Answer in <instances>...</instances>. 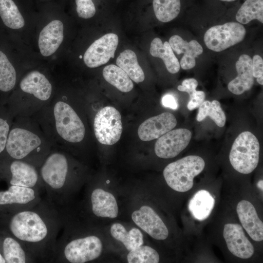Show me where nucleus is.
I'll return each instance as SVG.
<instances>
[{"mask_svg":"<svg viewBox=\"0 0 263 263\" xmlns=\"http://www.w3.org/2000/svg\"><path fill=\"white\" fill-rule=\"evenodd\" d=\"M63 225L61 212L47 200L16 210L8 228L12 236L24 247L33 261H54Z\"/></svg>","mask_w":263,"mask_h":263,"instance_id":"f257e3e1","label":"nucleus"},{"mask_svg":"<svg viewBox=\"0 0 263 263\" xmlns=\"http://www.w3.org/2000/svg\"><path fill=\"white\" fill-rule=\"evenodd\" d=\"M38 11L31 49L39 60L56 65L70 49V19L55 1H36Z\"/></svg>","mask_w":263,"mask_h":263,"instance_id":"f03ea898","label":"nucleus"},{"mask_svg":"<svg viewBox=\"0 0 263 263\" xmlns=\"http://www.w3.org/2000/svg\"><path fill=\"white\" fill-rule=\"evenodd\" d=\"M37 15L36 0H0V30L31 50Z\"/></svg>","mask_w":263,"mask_h":263,"instance_id":"7ed1b4c3","label":"nucleus"},{"mask_svg":"<svg viewBox=\"0 0 263 263\" xmlns=\"http://www.w3.org/2000/svg\"><path fill=\"white\" fill-rule=\"evenodd\" d=\"M56 73V65L35 61L21 74L12 97L41 103L52 100L58 80Z\"/></svg>","mask_w":263,"mask_h":263,"instance_id":"20e7f679","label":"nucleus"},{"mask_svg":"<svg viewBox=\"0 0 263 263\" xmlns=\"http://www.w3.org/2000/svg\"><path fill=\"white\" fill-rule=\"evenodd\" d=\"M37 60L28 47L0 30V94H11L23 71Z\"/></svg>","mask_w":263,"mask_h":263,"instance_id":"39448f33","label":"nucleus"},{"mask_svg":"<svg viewBox=\"0 0 263 263\" xmlns=\"http://www.w3.org/2000/svg\"><path fill=\"white\" fill-rule=\"evenodd\" d=\"M69 172V159L61 151L48 153L39 166L40 178L47 193V200L58 209L66 200Z\"/></svg>","mask_w":263,"mask_h":263,"instance_id":"423d86ee","label":"nucleus"},{"mask_svg":"<svg viewBox=\"0 0 263 263\" xmlns=\"http://www.w3.org/2000/svg\"><path fill=\"white\" fill-rule=\"evenodd\" d=\"M43 141L37 132L16 126L10 129L5 150L13 159L25 161L39 167L48 155L41 151Z\"/></svg>","mask_w":263,"mask_h":263,"instance_id":"0eeeda50","label":"nucleus"},{"mask_svg":"<svg viewBox=\"0 0 263 263\" xmlns=\"http://www.w3.org/2000/svg\"><path fill=\"white\" fill-rule=\"evenodd\" d=\"M53 120L54 130L58 139L70 143L83 140L85 128L82 121L72 107L66 101L59 85L53 96Z\"/></svg>","mask_w":263,"mask_h":263,"instance_id":"6e6552de","label":"nucleus"},{"mask_svg":"<svg viewBox=\"0 0 263 263\" xmlns=\"http://www.w3.org/2000/svg\"><path fill=\"white\" fill-rule=\"evenodd\" d=\"M103 244L94 235L57 242L54 261L71 263H85L95 260L101 254Z\"/></svg>","mask_w":263,"mask_h":263,"instance_id":"1a4fd4ad","label":"nucleus"},{"mask_svg":"<svg viewBox=\"0 0 263 263\" xmlns=\"http://www.w3.org/2000/svg\"><path fill=\"white\" fill-rule=\"evenodd\" d=\"M204 160L197 155H188L168 164L163 176L167 185L173 190L184 192L194 184V178L204 169Z\"/></svg>","mask_w":263,"mask_h":263,"instance_id":"9d476101","label":"nucleus"},{"mask_svg":"<svg viewBox=\"0 0 263 263\" xmlns=\"http://www.w3.org/2000/svg\"><path fill=\"white\" fill-rule=\"evenodd\" d=\"M260 149L259 141L252 132L241 133L234 140L229 153L231 166L241 173H250L258 164Z\"/></svg>","mask_w":263,"mask_h":263,"instance_id":"9b49d317","label":"nucleus"},{"mask_svg":"<svg viewBox=\"0 0 263 263\" xmlns=\"http://www.w3.org/2000/svg\"><path fill=\"white\" fill-rule=\"evenodd\" d=\"M94 130L100 143L107 145L116 143L120 139L123 130L119 112L112 106L102 108L95 115Z\"/></svg>","mask_w":263,"mask_h":263,"instance_id":"f8f14e48","label":"nucleus"},{"mask_svg":"<svg viewBox=\"0 0 263 263\" xmlns=\"http://www.w3.org/2000/svg\"><path fill=\"white\" fill-rule=\"evenodd\" d=\"M245 34L246 30L242 24L228 22L209 28L204 35V40L208 49L218 52L241 42Z\"/></svg>","mask_w":263,"mask_h":263,"instance_id":"ddd939ff","label":"nucleus"},{"mask_svg":"<svg viewBox=\"0 0 263 263\" xmlns=\"http://www.w3.org/2000/svg\"><path fill=\"white\" fill-rule=\"evenodd\" d=\"M118 44V37L113 33L107 34L95 40L78 58L82 60L89 68H95L107 63L114 57Z\"/></svg>","mask_w":263,"mask_h":263,"instance_id":"4468645a","label":"nucleus"},{"mask_svg":"<svg viewBox=\"0 0 263 263\" xmlns=\"http://www.w3.org/2000/svg\"><path fill=\"white\" fill-rule=\"evenodd\" d=\"M191 132L187 129L171 130L160 137L154 146L156 155L161 158H172L178 155L188 145Z\"/></svg>","mask_w":263,"mask_h":263,"instance_id":"2eb2a0df","label":"nucleus"},{"mask_svg":"<svg viewBox=\"0 0 263 263\" xmlns=\"http://www.w3.org/2000/svg\"><path fill=\"white\" fill-rule=\"evenodd\" d=\"M135 224L150 237L157 240H164L169 236V230L162 219L150 207L141 206L132 214Z\"/></svg>","mask_w":263,"mask_h":263,"instance_id":"dca6fc26","label":"nucleus"},{"mask_svg":"<svg viewBox=\"0 0 263 263\" xmlns=\"http://www.w3.org/2000/svg\"><path fill=\"white\" fill-rule=\"evenodd\" d=\"M223 236L229 251L234 256L245 259L253 255L254 246L245 236L239 224H226L224 227Z\"/></svg>","mask_w":263,"mask_h":263,"instance_id":"f3484780","label":"nucleus"},{"mask_svg":"<svg viewBox=\"0 0 263 263\" xmlns=\"http://www.w3.org/2000/svg\"><path fill=\"white\" fill-rule=\"evenodd\" d=\"M38 188L10 186L0 191V206H13L16 210L32 207L41 201Z\"/></svg>","mask_w":263,"mask_h":263,"instance_id":"a211bd4d","label":"nucleus"},{"mask_svg":"<svg viewBox=\"0 0 263 263\" xmlns=\"http://www.w3.org/2000/svg\"><path fill=\"white\" fill-rule=\"evenodd\" d=\"M176 124L177 120L173 114L163 113L144 121L138 128V135L142 141H151L172 130Z\"/></svg>","mask_w":263,"mask_h":263,"instance_id":"6ab92c4d","label":"nucleus"},{"mask_svg":"<svg viewBox=\"0 0 263 263\" xmlns=\"http://www.w3.org/2000/svg\"><path fill=\"white\" fill-rule=\"evenodd\" d=\"M10 186L39 189L42 188L39 171L34 165L21 160H15L9 166Z\"/></svg>","mask_w":263,"mask_h":263,"instance_id":"aec40b11","label":"nucleus"},{"mask_svg":"<svg viewBox=\"0 0 263 263\" xmlns=\"http://www.w3.org/2000/svg\"><path fill=\"white\" fill-rule=\"evenodd\" d=\"M236 211L243 227L250 238L256 242L262 241L263 223L252 203L241 200L237 204Z\"/></svg>","mask_w":263,"mask_h":263,"instance_id":"412c9836","label":"nucleus"},{"mask_svg":"<svg viewBox=\"0 0 263 263\" xmlns=\"http://www.w3.org/2000/svg\"><path fill=\"white\" fill-rule=\"evenodd\" d=\"M235 66L238 75L229 82L228 89L232 94L240 95L249 90L253 85L252 58L247 55H242L236 61Z\"/></svg>","mask_w":263,"mask_h":263,"instance_id":"4be33fe9","label":"nucleus"},{"mask_svg":"<svg viewBox=\"0 0 263 263\" xmlns=\"http://www.w3.org/2000/svg\"><path fill=\"white\" fill-rule=\"evenodd\" d=\"M91 209L98 217L115 218L118 214V207L114 195L101 188L93 190L90 196Z\"/></svg>","mask_w":263,"mask_h":263,"instance_id":"5701e85b","label":"nucleus"},{"mask_svg":"<svg viewBox=\"0 0 263 263\" xmlns=\"http://www.w3.org/2000/svg\"><path fill=\"white\" fill-rule=\"evenodd\" d=\"M169 42L177 54H184L180 63L184 70L193 68L196 64V57L203 52L202 46L197 40H192L188 42L178 35L171 36Z\"/></svg>","mask_w":263,"mask_h":263,"instance_id":"b1692460","label":"nucleus"},{"mask_svg":"<svg viewBox=\"0 0 263 263\" xmlns=\"http://www.w3.org/2000/svg\"><path fill=\"white\" fill-rule=\"evenodd\" d=\"M150 55L161 58L167 70L171 74H175L180 70V63L168 41L163 43L159 38H154L150 43Z\"/></svg>","mask_w":263,"mask_h":263,"instance_id":"393cba45","label":"nucleus"},{"mask_svg":"<svg viewBox=\"0 0 263 263\" xmlns=\"http://www.w3.org/2000/svg\"><path fill=\"white\" fill-rule=\"evenodd\" d=\"M110 232L112 237L122 243L129 251L143 244V235L138 228L133 227L127 231L122 224L116 223L111 225Z\"/></svg>","mask_w":263,"mask_h":263,"instance_id":"a878e982","label":"nucleus"},{"mask_svg":"<svg viewBox=\"0 0 263 263\" xmlns=\"http://www.w3.org/2000/svg\"><path fill=\"white\" fill-rule=\"evenodd\" d=\"M214 203V199L208 191L200 190L190 200L188 207L195 219L202 221L209 216Z\"/></svg>","mask_w":263,"mask_h":263,"instance_id":"bb28decb","label":"nucleus"},{"mask_svg":"<svg viewBox=\"0 0 263 263\" xmlns=\"http://www.w3.org/2000/svg\"><path fill=\"white\" fill-rule=\"evenodd\" d=\"M116 64L134 82L139 83L144 80V73L133 51L127 49L121 53L116 59Z\"/></svg>","mask_w":263,"mask_h":263,"instance_id":"cd10ccee","label":"nucleus"},{"mask_svg":"<svg viewBox=\"0 0 263 263\" xmlns=\"http://www.w3.org/2000/svg\"><path fill=\"white\" fill-rule=\"evenodd\" d=\"M2 251L6 263H25L33 261L24 247L13 237L4 238Z\"/></svg>","mask_w":263,"mask_h":263,"instance_id":"c85d7f7f","label":"nucleus"},{"mask_svg":"<svg viewBox=\"0 0 263 263\" xmlns=\"http://www.w3.org/2000/svg\"><path fill=\"white\" fill-rule=\"evenodd\" d=\"M104 79L110 84L122 92H130L133 87L132 79L128 75L118 66L111 64L103 70Z\"/></svg>","mask_w":263,"mask_h":263,"instance_id":"c756f323","label":"nucleus"},{"mask_svg":"<svg viewBox=\"0 0 263 263\" xmlns=\"http://www.w3.org/2000/svg\"><path fill=\"white\" fill-rule=\"evenodd\" d=\"M236 20L246 24L252 20L257 19L263 23V0H246L236 15Z\"/></svg>","mask_w":263,"mask_h":263,"instance_id":"7c9ffc66","label":"nucleus"},{"mask_svg":"<svg viewBox=\"0 0 263 263\" xmlns=\"http://www.w3.org/2000/svg\"><path fill=\"white\" fill-rule=\"evenodd\" d=\"M152 3L156 18L163 22L173 20L180 11V0H153Z\"/></svg>","mask_w":263,"mask_h":263,"instance_id":"2f4dec72","label":"nucleus"},{"mask_svg":"<svg viewBox=\"0 0 263 263\" xmlns=\"http://www.w3.org/2000/svg\"><path fill=\"white\" fill-rule=\"evenodd\" d=\"M207 116H209L220 127L225 125V114L217 100H214L212 102L204 101L199 107L196 120L201 122Z\"/></svg>","mask_w":263,"mask_h":263,"instance_id":"473e14b6","label":"nucleus"},{"mask_svg":"<svg viewBox=\"0 0 263 263\" xmlns=\"http://www.w3.org/2000/svg\"><path fill=\"white\" fill-rule=\"evenodd\" d=\"M198 84L196 79L191 78L184 80L182 85L177 87L179 91L188 94L190 100L188 103L187 107L190 111L198 108L205 99L206 94L203 91L196 90Z\"/></svg>","mask_w":263,"mask_h":263,"instance_id":"72a5a7b5","label":"nucleus"},{"mask_svg":"<svg viewBox=\"0 0 263 263\" xmlns=\"http://www.w3.org/2000/svg\"><path fill=\"white\" fill-rule=\"evenodd\" d=\"M127 260L129 263H158L160 256L154 248L142 245L130 251Z\"/></svg>","mask_w":263,"mask_h":263,"instance_id":"f704fd0d","label":"nucleus"},{"mask_svg":"<svg viewBox=\"0 0 263 263\" xmlns=\"http://www.w3.org/2000/svg\"><path fill=\"white\" fill-rule=\"evenodd\" d=\"M71 2L78 18L88 20L95 16L96 9L94 0H71Z\"/></svg>","mask_w":263,"mask_h":263,"instance_id":"c9c22d12","label":"nucleus"},{"mask_svg":"<svg viewBox=\"0 0 263 263\" xmlns=\"http://www.w3.org/2000/svg\"><path fill=\"white\" fill-rule=\"evenodd\" d=\"M10 121L3 116H0V154L5 150L9 131Z\"/></svg>","mask_w":263,"mask_h":263,"instance_id":"e433bc0d","label":"nucleus"},{"mask_svg":"<svg viewBox=\"0 0 263 263\" xmlns=\"http://www.w3.org/2000/svg\"><path fill=\"white\" fill-rule=\"evenodd\" d=\"M252 60V72L254 77L260 85L263 84V60L259 55H255Z\"/></svg>","mask_w":263,"mask_h":263,"instance_id":"4c0bfd02","label":"nucleus"},{"mask_svg":"<svg viewBox=\"0 0 263 263\" xmlns=\"http://www.w3.org/2000/svg\"><path fill=\"white\" fill-rule=\"evenodd\" d=\"M162 105L167 108L176 110L178 107V104L175 97L170 94L163 96L162 98Z\"/></svg>","mask_w":263,"mask_h":263,"instance_id":"58836bf2","label":"nucleus"},{"mask_svg":"<svg viewBox=\"0 0 263 263\" xmlns=\"http://www.w3.org/2000/svg\"><path fill=\"white\" fill-rule=\"evenodd\" d=\"M57 3L60 5L63 8H65L67 0H54Z\"/></svg>","mask_w":263,"mask_h":263,"instance_id":"ea45409f","label":"nucleus"},{"mask_svg":"<svg viewBox=\"0 0 263 263\" xmlns=\"http://www.w3.org/2000/svg\"><path fill=\"white\" fill-rule=\"evenodd\" d=\"M5 260L0 252V263H5Z\"/></svg>","mask_w":263,"mask_h":263,"instance_id":"a19ab883","label":"nucleus"},{"mask_svg":"<svg viewBox=\"0 0 263 263\" xmlns=\"http://www.w3.org/2000/svg\"><path fill=\"white\" fill-rule=\"evenodd\" d=\"M38 2H48L51 1H54V0H36Z\"/></svg>","mask_w":263,"mask_h":263,"instance_id":"79ce46f5","label":"nucleus"},{"mask_svg":"<svg viewBox=\"0 0 263 263\" xmlns=\"http://www.w3.org/2000/svg\"><path fill=\"white\" fill-rule=\"evenodd\" d=\"M222 0V1H228V2H229V1H235L236 0Z\"/></svg>","mask_w":263,"mask_h":263,"instance_id":"37998d69","label":"nucleus"}]
</instances>
